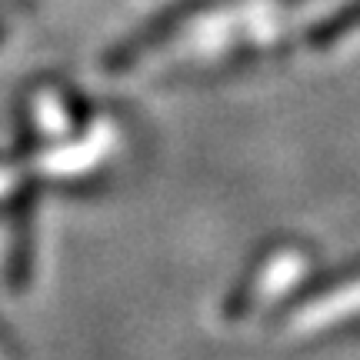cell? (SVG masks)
<instances>
[{"mask_svg":"<svg viewBox=\"0 0 360 360\" xmlns=\"http://www.w3.org/2000/svg\"><path fill=\"white\" fill-rule=\"evenodd\" d=\"M0 360H4V354H0Z\"/></svg>","mask_w":360,"mask_h":360,"instance_id":"obj_1","label":"cell"}]
</instances>
